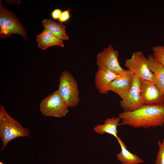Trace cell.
<instances>
[{
    "label": "cell",
    "mask_w": 164,
    "mask_h": 164,
    "mask_svg": "<svg viewBox=\"0 0 164 164\" xmlns=\"http://www.w3.org/2000/svg\"><path fill=\"white\" fill-rule=\"evenodd\" d=\"M118 117L121 123L134 128H149L164 125V103L159 104L144 105L132 111H123Z\"/></svg>",
    "instance_id": "cell-1"
},
{
    "label": "cell",
    "mask_w": 164,
    "mask_h": 164,
    "mask_svg": "<svg viewBox=\"0 0 164 164\" xmlns=\"http://www.w3.org/2000/svg\"><path fill=\"white\" fill-rule=\"evenodd\" d=\"M29 136V129L24 127L18 121L12 117L4 106H0V137L3 151L12 140L19 137Z\"/></svg>",
    "instance_id": "cell-2"
},
{
    "label": "cell",
    "mask_w": 164,
    "mask_h": 164,
    "mask_svg": "<svg viewBox=\"0 0 164 164\" xmlns=\"http://www.w3.org/2000/svg\"><path fill=\"white\" fill-rule=\"evenodd\" d=\"M0 1V36L1 38L10 37L12 34L27 39V31L19 19L12 12L6 8Z\"/></svg>",
    "instance_id": "cell-3"
},
{
    "label": "cell",
    "mask_w": 164,
    "mask_h": 164,
    "mask_svg": "<svg viewBox=\"0 0 164 164\" xmlns=\"http://www.w3.org/2000/svg\"><path fill=\"white\" fill-rule=\"evenodd\" d=\"M57 91L69 107L76 106L80 101L77 82L69 72L64 70L60 76Z\"/></svg>",
    "instance_id": "cell-4"
},
{
    "label": "cell",
    "mask_w": 164,
    "mask_h": 164,
    "mask_svg": "<svg viewBox=\"0 0 164 164\" xmlns=\"http://www.w3.org/2000/svg\"><path fill=\"white\" fill-rule=\"evenodd\" d=\"M39 106L41 112L46 117L60 118L69 112V107L57 90L42 100Z\"/></svg>",
    "instance_id": "cell-5"
},
{
    "label": "cell",
    "mask_w": 164,
    "mask_h": 164,
    "mask_svg": "<svg viewBox=\"0 0 164 164\" xmlns=\"http://www.w3.org/2000/svg\"><path fill=\"white\" fill-rule=\"evenodd\" d=\"M124 65L140 79L154 81L153 74L149 69L147 58L142 51L133 52L131 57L125 60Z\"/></svg>",
    "instance_id": "cell-6"
},
{
    "label": "cell",
    "mask_w": 164,
    "mask_h": 164,
    "mask_svg": "<svg viewBox=\"0 0 164 164\" xmlns=\"http://www.w3.org/2000/svg\"><path fill=\"white\" fill-rule=\"evenodd\" d=\"M119 54L111 44L99 53L96 57L98 69H104L117 74L123 73L125 70L120 66L118 61Z\"/></svg>",
    "instance_id": "cell-7"
},
{
    "label": "cell",
    "mask_w": 164,
    "mask_h": 164,
    "mask_svg": "<svg viewBox=\"0 0 164 164\" xmlns=\"http://www.w3.org/2000/svg\"><path fill=\"white\" fill-rule=\"evenodd\" d=\"M143 104L141 97L140 79L134 75L131 87L126 96L120 101L123 111H132L141 107Z\"/></svg>",
    "instance_id": "cell-8"
},
{
    "label": "cell",
    "mask_w": 164,
    "mask_h": 164,
    "mask_svg": "<svg viewBox=\"0 0 164 164\" xmlns=\"http://www.w3.org/2000/svg\"><path fill=\"white\" fill-rule=\"evenodd\" d=\"M140 81L141 97L144 105L164 103V95L154 81L141 79Z\"/></svg>",
    "instance_id": "cell-9"
},
{
    "label": "cell",
    "mask_w": 164,
    "mask_h": 164,
    "mask_svg": "<svg viewBox=\"0 0 164 164\" xmlns=\"http://www.w3.org/2000/svg\"><path fill=\"white\" fill-rule=\"evenodd\" d=\"M134 75L129 70L125 71L114 79L109 87L112 91L119 96L121 99L127 95L132 85Z\"/></svg>",
    "instance_id": "cell-10"
},
{
    "label": "cell",
    "mask_w": 164,
    "mask_h": 164,
    "mask_svg": "<svg viewBox=\"0 0 164 164\" xmlns=\"http://www.w3.org/2000/svg\"><path fill=\"white\" fill-rule=\"evenodd\" d=\"M120 75L108 70L98 69L95 75L94 83L99 93L102 94H108L111 83Z\"/></svg>",
    "instance_id": "cell-11"
},
{
    "label": "cell",
    "mask_w": 164,
    "mask_h": 164,
    "mask_svg": "<svg viewBox=\"0 0 164 164\" xmlns=\"http://www.w3.org/2000/svg\"><path fill=\"white\" fill-rule=\"evenodd\" d=\"M149 68L154 75V81L164 95V66L158 62L152 55L148 57Z\"/></svg>",
    "instance_id": "cell-12"
},
{
    "label": "cell",
    "mask_w": 164,
    "mask_h": 164,
    "mask_svg": "<svg viewBox=\"0 0 164 164\" xmlns=\"http://www.w3.org/2000/svg\"><path fill=\"white\" fill-rule=\"evenodd\" d=\"M38 48L45 50L53 46H64L62 40L54 35L48 30L44 29L40 34L36 36Z\"/></svg>",
    "instance_id": "cell-13"
},
{
    "label": "cell",
    "mask_w": 164,
    "mask_h": 164,
    "mask_svg": "<svg viewBox=\"0 0 164 164\" xmlns=\"http://www.w3.org/2000/svg\"><path fill=\"white\" fill-rule=\"evenodd\" d=\"M120 118L113 116L111 118H108L104 121L103 124H99L93 128L94 130L97 133L102 135L105 133L112 135L117 139L118 136L117 128L120 124Z\"/></svg>",
    "instance_id": "cell-14"
},
{
    "label": "cell",
    "mask_w": 164,
    "mask_h": 164,
    "mask_svg": "<svg viewBox=\"0 0 164 164\" xmlns=\"http://www.w3.org/2000/svg\"><path fill=\"white\" fill-rule=\"evenodd\" d=\"M117 140L121 149L120 152L117 155V159L121 164H139L145 162L139 156L128 150L126 145L119 137Z\"/></svg>",
    "instance_id": "cell-15"
},
{
    "label": "cell",
    "mask_w": 164,
    "mask_h": 164,
    "mask_svg": "<svg viewBox=\"0 0 164 164\" xmlns=\"http://www.w3.org/2000/svg\"><path fill=\"white\" fill-rule=\"evenodd\" d=\"M42 24L45 29L48 30L62 40H69L66 32V26L62 23H57L49 19H44Z\"/></svg>",
    "instance_id": "cell-16"
},
{
    "label": "cell",
    "mask_w": 164,
    "mask_h": 164,
    "mask_svg": "<svg viewBox=\"0 0 164 164\" xmlns=\"http://www.w3.org/2000/svg\"><path fill=\"white\" fill-rule=\"evenodd\" d=\"M153 56L154 59L164 66V45H159L152 48Z\"/></svg>",
    "instance_id": "cell-17"
},
{
    "label": "cell",
    "mask_w": 164,
    "mask_h": 164,
    "mask_svg": "<svg viewBox=\"0 0 164 164\" xmlns=\"http://www.w3.org/2000/svg\"><path fill=\"white\" fill-rule=\"evenodd\" d=\"M159 150L157 153L155 164H164V138L162 141L158 140L157 143Z\"/></svg>",
    "instance_id": "cell-18"
},
{
    "label": "cell",
    "mask_w": 164,
    "mask_h": 164,
    "mask_svg": "<svg viewBox=\"0 0 164 164\" xmlns=\"http://www.w3.org/2000/svg\"><path fill=\"white\" fill-rule=\"evenodd\" d=\"M70 9H68L62 12L59 20L60 22H64L68 21L70 18Z\"/></svg>",
    "instance_id": "cell-19"
},
{
    "label": "cell",
    "mask_w": 164,
    "mask_h": 164,
    "mask_svg": "<svg viewBox=\"0 0 164 164\" xmlns=\"http://www.w3.org/2000/svg\"><path fill=\"white\" fill-rule=\"evenodd\" d=\"M62 12L60 9H54L51 12V17L54 19H59Z\"/></svg>",
    "instance_id": "cell-20"
},
{
    "label": "cell",
    "mask_w": 164,
    "mask_h": 164,
    "mask_svg": "<svg viewBox=\"0 0 164 164\" xmlns=\"http://www.w3.org/2000/svg\"><path fill=\"white\" fill-rule=\"evenodd\" d=\"M0 164H5L3 162H2L0 161Z\"/></svg>",
    "instance_id": "cell-21"
}]
</instances>
